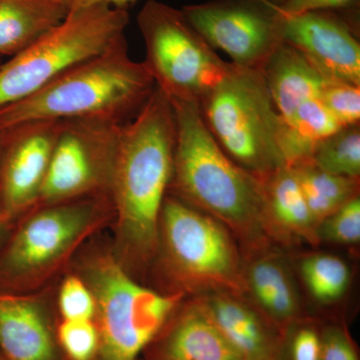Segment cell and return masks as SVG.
<instances>
[{"mask_svg": "<svg viewBox=\"0 0 360 360\" xmlns=\"http://www.w3.org/2000/svg\"><path fill=\"white\" fill-rule=\"evenodd\" d=\"M176 124L174 108L155 87L118 134L110 195L115 219L116 259L127 271L158 253L163 202L174 174Z\"/></svg>", "mask_w": 360, "mask_h": 360, "instance_id": "6da1fadb", "label": "cell"}, {"mask_svg": "<svg viewBox=\"0 0 360 360\" xmlns=\"http://www.w3.org/2000/svg\"><path fill=\"white\" fill-rule=\"evenodd\" d=\"M168 99L176 124L169 191L219 220L251 250H262L270 234L262 180L222 150L206 127L198 103Z\"/></svg>", "mask_w": 360, "mask_h": 360, "instance_id": "7a4b0ae2", "label": "cell"}, {"mask_svg": "<svg viewBox=\"0 0 360 360\" xmlns=\"http://www.w3.org/2000/svg\"><path fill=\"white\" fill-rule=\"evenodd\" d=\"M155 87L146 63L130 58L123 39L32 96L0 108V132L46 120L124 123L139 112Z\"/></svg>", "mask_w": 360, "mask_h": 360, "instance_id": "3957f363", "label": "cell"}, {"mask_svg": "<svg viewBox=\"0 0 360 360\" xmlns=\"http://www.w3.org/2000/svg\"><path fill=\"white\" fill-rule=\"evenodd\" d=\"M115 217L108 194L37 206L16 220L0 248V292L32 293Z\"/></svg>", "mask_w": 360, "mask_h": 360, "instance_id": "277c9868", "label": "cell"}, {"mask_svg": "<svg viewBox=\"0 0 360 360\" xmlns=\"http://www.w3.org/2000/svg\"><path fill=\"white\" fill-rule=\"evenodd\" d=\"M231 65L224 79L198 105L222 150L262 180L286 167L288 127L277 112L262 70Z\"/></svg>", "mask_w": 360, "mask_h": 360, "instance_id": "5b68a950", "label": "cell"}, {"mask_svg": "<svg viewBox=\"0 0 360 360\" xmlns=\"http://www.w3.org/2000/svg\"><path fill=\"white\" fill-rule=\"evenodd\" d=\"M96 300L94 321L99 335L97 360H139L160 335L184 293H161L141 285L112 251L89 253L78 274Z\"/></svg>", "mask_w": 360, "mask_h": 360, "instance_id": "8992f818", "label": "cell"}, {"mask_svg": "<svg viewBox=\"0 0 360 360\" xmlns=\"http://www.w3.org/2000/svg\"><path fill=\"white\" fill-rule=\"evenodd\" d=\"M158 251L179 292L245 291L238 248L226 227L174 195H167L161 210Z\"/></svg>", "mask_w": 360, "mask_h": 360, "instance_id": "52a82bcc", "label": "cell"}, {"mask_svg": "<svg viewBox=\"0 0 360 360\" xmlns=\"http://www.w3.org/2000/svg\"><path fill=\"white\" fill-rule=\"evenodd\" d=\"M127 9L96 6L70 11L53 30L0 65V108L125 39Z\"/></svg>", "mask_w": 360, "mask_h": 360, "instance_id": "ba28073f", "label": "cell"}, {"mask_svg": "<svg viewBox=\"0 0 360 360\" xmlns=\"http://www.w3.org/2000/svg\"><path fill=\"white\" fill-rule=\"evenodd\" d=\"M146 68L168 98L200 103L231 70L187 21L181 9L148 0L137 15Z\"/></svg>", "mask_w": 360, "mask_h": 360, "instance_id": "9c48e42d", "label": "cell"}, {"mask_svg": "<svg viewBox=\"0 0 360 360\" xmlns=\"http://www.w3.org/2000/svg\"><path fill=\"white\" fill-rule=\"evenodd\" d=\"M122 124L86 120L61 122L35 207L85 196L110 195L118 134Z\"/></svg>", "mask_w": 360, "mask_h": 360, "instance_id": "30bf717a", "label": "cell"}, {"mask_svg": "<svg viewBox=\"0 0 360 360\" xmlns=\"http://www.w3.org/2000/svg\"><path fill=\"white\" fill-rule=\"evenodd\" d=\"M187 21L231 63L262 70L283 44L276 11L265 0H210L181 9Z\"/></svg>", "mask_w": 360, "mask_h": 360, "instance_id": "8fae6325", "label": "cell"}, {"mask_svg": "<svg viewBox=\"0 0 360 360\" xmlns=\"http://www.w3.org/2000/svg\"><path fill=\"white\" fill-rule=\"evenodd\" d=\"M60 127L46 120L0 132V210L9 226L39 202Z\"/></svg>", "mask_w": 360, "mask_h": 360, "instance_id": "7c38bea8", "label": "cell"}, {"mask_svg": "<svg viewBox=\"0 0 360 360\" xmlns=\"http://www.w3.org/2000/svg\"><path fill=\"white\" fill-rule=\"evenodd\" d=\"M265 1L276 11L284 44L300 51L328 79L360 86V45L352 21L331 11L285 13Z\"/></svg>", "mask_w": 360, "mask_h": 360, "instance_id": "4fadbf2b", "label": "cell"}, {"mask_svg": "<svg viewBox=\"0 0 360 360\" xmlns=\"http://www.w3.org/2000/svg\"><path fill=\"white\" fill-rule=\"evenodd\" d=\"M51 311L32 293L0 292V352L8 360H65Z\"/></svg>", "mask_w": 360, "mask_h": 360, "instance_id": "5bb4252c", "label": "cell"}, {"mask_svg": "<svg viewBox=\"0 0 360 360\" xmlns=\"http://www.w3.org/2000/svg\"><path fill=\"white\" fill-rule=\"evenodd\" d=\"M143 354L146 360H243L198 300L180 307Z\"/></svg>", "mask_w": 360, "mask_h": 360, "instance_id": "9a60e30c", "label": "cell"}, {"mask_svg": "<svg viewBox=\"0 0 360 360\" xmlns=\"http://www.w3.org/2000/svg\"><path fill=\"white\" fill-rule=\"evenodd\" d=\"M198 300L243 360H279L283 331L257 307L225 291Z\"/></svg>", "mask_w": 360, "mask_h": 360, "instance_id": "2e32d148", "label": "cell"}, {"mask_svg": "<svg viewBox=\"0 0 360 360\" xmlns=\"http://www.w3.org/2000/svg\"><path fill=\"white\" fill-rule=\"evenodd\" d=\"M243 281L257 309L283 333L302 319L297 286L281 255L265 253L253 258L243 271Z\"/></svg>", "mask_w": 360, "mask_h": 360, "instance_id": "e0dca14e", "label": "cell"}, {"mask_svg": "<svg viewBox=\"0 0 360 360\" xmlns=\"http://www.w3.org/2000/svg\"><path fill=\"white\" fill-rule=\"evenodd\" d=\"M262 72L284 122L290 120L300 104L321 97L324 86L330 82L309 59L284 42L272 52Z\"/></svg>", "mask_w": 360, "mask_h": 360, "instance_id": "ac0fdd59", "label": "cell"}, {"mask_svg": "<svg viewBox=\"0 0 360 360\" xmlns=\"http://www.w3.org/2000/svg\"><path fill=\"white\" fill-rule=\"evenodd\" d=\"M270 234L319 243L315 224L302 187L290 167L277 168L262 180Z\"/></svg>", "mask_w": 360, "mask_h": 360, "instance_id": "d6986e66", "label": "cell"}, {"mask_svg": "<svg viewBox=\"0 0 360 360\" xmlns=\"http://www.w3.org/2000/svg\"><path fill=\"white\" fill-rule=\"evenodd\" d=\"M68 14L56 0H0V56L13 58L25 51Z\"/></svg>", "mask_w": 360, "mask_h": 360, "instance_id": "ffe728a7", "label": "cell"}, {"mask_svg": "<svg viewBox=\"0 0 360 360\" xmlns=\"http://www.w3.org/2000/svg\"><path fill=\"white\" fill-rule=\"evenodd\" d=\"M290 167L295 169L316 226L341 206L359 196V179L328 174L309 160Z\"/></svg>", "mask_w": 360, "mask_h": 360, "instance_id": "44dd1931", "label": "cell"}, {"mask_svg": "<svg viewBox=\"0 0 360 360\" xmlns=\"http://www.w3.org/2000/svg\"><path fill=\"white\" fill-rule=\"evenodd\" d=\"M300 274L312 297L324 304L340 300L347 292L352 278L347 262L326 253H314L303 258Z\"/></svg>", "mask_w": 360, "mask_h": 360, "instance_id": "7402d4cb", "label": "cell"}, {"mask_svg": "<svg viewBox=\"0 0 360 360\" xmlns=\"http://www.w3.org/2000/svg\"><path fill=\"white\" fill-rule=\"evenodd\" d=\"M309 161L328 174L359 179V124L342 127L317 142Z\"/></svg>", "mask_w": 360, "mask_h": 360, "instance_id": "603a6c76", "label": "cell"}, {"mask_svg": "<svg viewBox=\"0 0 360 360\" xmlns=\"http://www.w3.org/2000/svg\"><path fill=\"white\" fill-rule=\"evenodd\" d=\"M56 338L65 360H97L99 335L94 321L60 319Z\"/></svg>", "mask_w": 360, "mask_h": 360, "instance_id": "cb8c5ba5", "label": "cell"}, {"mask_svg": "<svg viewBox=\"0 0 360 360\" xmlns=\"http://www.w3.org/2000/svg\"><path fill=\"white\" fill-rule=\"evenodd\" d=\"M319 243L354 245L360 241V200L352 198L317 225Z\"/></svg>", "mask_w": 360, "mask_h": 360, "instance_id": "d4e9b609", "label": "cell"}, {"mask_svg": "<svg viewBox=\"0 0 360 360\" xmlns=\"http://www.w3.org/2000/svg\"><path fill=\"white\" fill-rule=\"evenodd\" d=\"M58 311L65 321H94L96 300L79 274H68L58 290Z\"/></svg>", "mask_w": 360, "mask_h": 360, "instance_id": "484cf974", "label": "cell"}, {"mask_svg": "<svg viewBox=\"0 0 360 360\" xmlns=\"http://www.w3.org/2000/svg\"><path fill=\"white\" fill-rule=\"evenodd\" d=\"M321 328L300 319L284 329L279 360H319Z\"/></svg>", "mask_w": 360, "mask_h": 360, "instance_id": "4316f807", "label": "cell"}, {"mask_svg": "<svg viewBox=\"0 0 360 360\" xmlns=\"http://www.w3.org/2000/svg\"><path fill=\"white\" fill-rule=\"evenodd\" d=\"M321 101L342 127L359 124L360 86L330 80L322 90Z\"/></svg>", "mask_w": 360, "mask_h": 360, "instance_id": "83f0119b", "label": "cell"}, {"mask_svg": "<svg viewBox=\"0 0 360 360\" xmlns=\"http://www.w3.org/2000/svg\"><path fill=\"white\" fill-rule=\"evenodd\" d=\"M321 338L319 360H360L356 345L341 324L322 326Z\"/></svg>", "mask_w": 360, "mask_h": 360, "instance_id": "f1b7e54d", "label": "cell"}, {"mask_svg": "<svg viewBox=\"0 0 360 360\" xmlns=\"http://www.w3.org/2000/svg\"><path fill=\"white\" fill-rule=\"evenodd\" d=\"M360 0H281L276 4L283 13L298 14L312 11L350 13L359 7Z\"/></svg>", "mask_w": 360, "mask_h": 360, "instance_id": "f546056e", "label": "cell"}, {"mask_svg": "<svg viewBox=\"0 0 360 360\" xmlns=\"http://www.w3.org/2000/svg\"><path fill=\"white\" fill-rule=\"evenodd\" d=\"M56 1L65 6L68 13H70L78 9L96 6H108L115 8L127 9L137 0H56Z\"/></svg>", "mask_w": 360, "mask_h": 360, "instance_id": "4dcf8cb0", "label": "cell"}, {"mask_svg": "<svg viewBox=\"0 0 360 360\" xmlns=\"http://www.w3.org/2000/svg\"><path fill=\"white\" fill-rule=\"evenodd\" d=\"M9 229H11V226L4 222V219H2L1 210H0V248L4 245L7 234H8Z\"/></svg>", "mask_w": 360, "mask_h": 360, "instance_id": "1f68e13d", "label": "cell"}, {"mask_svg": "<svg viewBox=\"0 0 360 360\" xmlns=\"http://www.w3.org/2000/svg\"><path fill=\"white\" fill-rule=\"evenodd\" d=\"M0 360H8L6 359V356H4V354H1V352H0Z\"/></svg>", "mask_w": 360, "mask_h": 360, "instance_id": "d6a6232c", "label": "cell"}, {"mask_svg": "<svg viewBox=\"0 0 360 360\" xmlns=\"http://www.w3.org/2000/svg\"><path fill=\"white\" fill-rule=\"evenodd\" d=\"M269 1L274 2V4H278L281 0H269Z\"/></svg>", "mask_w": 360, "mask_h": 360, "instance_id": "836d02e7", "label": "cell"}, {"mask_svg": "<svg viewBox=\"0 0 360 360\" xmlns=\"http://www.w3.org/2000/svg\"><path fill=\"white\" fill-rule=\"evenodd\" d=\"M0 153H1V135H0Z\"/></svg>", "mask_w": 360, "mask_h": 360, "instance_id": "e575fe53", "label": "cell"}, {"mask_svg": "<svg viewBox=\"0 0 360 360\" xmlns=\"http://www.w3.org/2000/svg\"><path fill=\"white\" fill-rule=\"evenodd\" d=\"M2 63H1V59H0V65H1Z\"/></svg>", "mask_w": 360, "mask_h": 360, "instance_id": "d590c367", "label": "cell"}]
</instances>
